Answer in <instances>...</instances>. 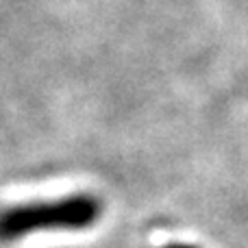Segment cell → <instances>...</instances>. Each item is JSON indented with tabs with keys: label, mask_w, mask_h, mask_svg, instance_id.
Here are the masks:
<instances>
[{
	"label": "cell",
	"mask_w": 248,
	"mask_h": 248,
	"mask_svg": "<svg viewBox=\"0 0 248 248\" xmlns=\"http://www.w3.org/2000/svg\"><path fill=\"white\" fill-rule=\"evenodd\" d=\"M103 202L94 194H72L50 202H26L0 211V242H16L35 231H81L98 222Z\"/></svg>",
	"instance_id": "1"
},
{
	"label": "cell",
	"mask_w": 248,
	"mask_h": 248,
	"mask_svg": "<svg viewBox=\"0 0 248 248\" xmlns=\"http://www.w3.org/2000/svg\"><path fill=\"white\" fill-rule=\"evenodd\" d=\"M159 248H198V246H194V244H181V242H174V244H163V246H159Z\"/></svg>",
	"instance_id": "2"
}]
</instances>
